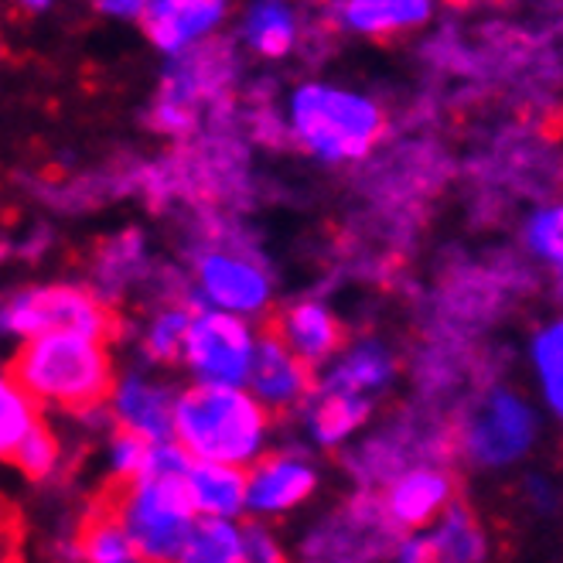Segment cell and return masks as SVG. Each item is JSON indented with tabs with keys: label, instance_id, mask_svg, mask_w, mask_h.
<instances>
[{
	"label": "cell",
	"instance_id": "obj_10",
	"mask_svg": "<svg viewBox=\"0 0 563 563\" xmlns=\"http://www.w3.org/2000/svg\"><path fill=\"white\" fill-rule=\"evenodd\" d=\"M318 492V468L305 454L263 451L246 468V512L256 519H277L305 506Z\"/></svg>",
	"mask_w": 563,
	"mask_h": 563
},
{
	"label": "cell",
	"instance_id": "obj_24",
	"mask_svg": "<svg viewBox=\"0 0 563 563\" xmlns=\"http://www.w3.org/2000/svg\"><path fill=\"white\" fill-rule=\"evenodd\" d=\"M42 420V407L31 400L27 389L11 369H0V461H11L14 448L31 427Z\"/></svg>",
	"mask_w": 563,
	"mask_h": 563
},
{
	"label": "cell",
	"instance_id": "obj_9",
	"mask_svg": "<svg viewBox=\"0 0 563 563\" xmlns=\"http://www.w3.org/2000/svg\"><path fill=\"white\" fill-rule=\"evenodd\" d=\"M195 284H198V297L209 308L240 314L250 321L267 314L274 305V280L267 267L236 250H209L198 256Z\"/></svg>",
	"mask_w": 563,
	"mask_h": 563
},
{
	"label": "cell",
	"instance_id": "obj_4",
	"mask_svg": "<svg viewBox=\"0 0 563 563\" xmlns=\"http://www.w3.org/2000/svg\"><path fill=\"white\" fill-rule=\"evenodd\" d=\"M188 468V465H185ZM185 468H154L123 482V495L117 499V516L126 526L141 560H178L185 537L195 522V506L185 488Z\"/></svg>",
	"mask_w": 563,
	"mask_h": 563
},
{
	"label": "cell",
	"instance_id": "obj_19",
	"mask_svg": "<svg viewBox=\"0 0 563 563\" xmlns=\"http://www.w3.org/2000/svg\"><path fill=\"white\" fill-rule=\"evenodd\" d=\"M434 14V0H342V24L355 35L389 38L423 27Z\"/></svg>",
	"mask_w": 563,
	"mask_h": 563
},
{
	"label": "cell",
	"instance_id": "obj_27",
	"mask_svg": "<svg viewBox=\"0 0 563 563\" xmlns=\"http://www.w3.org/2000/svg\"><path fill=\"white\" fill-rule=\"evenodd\" d=\"M11 461H14L18 472L27 482H48L58 472V465H62V441L55 438V430L45 420H38L21 438V444L14 448Z\"/></svg>",
	"mask_w": 563,
	"mask_h": 563
},
{
	"label": "cell",
	"instance_id": "obj_3",
	"mask_svg": "<svg viewBox=\"0 0 563 563\" xmlns=\"http://www.w3.org/2000/svg\"><path fill=\"white\" fill-rule=\"evenodd\" d=\"M290 137L324 164H352L369 157L386 134V117L376 99L328 86L305 82L287 103Z\"/></svg>",
	"mask_w": 563,
	"mask_h": 563
},
{
	"label": "cell",
	"instance_id": "obj_2",
	"mask_svg": "<svg viewBox=\"0 0 563 563\" xmlns=\"http://www.w3.org/2000/svg\"><path fill=\"white\" fill-rule=\"evenodd\" d=\"M11 373L38 407L65 413L103 410L117 379L110 339L82 331H45L21 339Z\"/></svg>",
	"mask_w": 563,
	"mask_h": 563
},
{
	"label": "cell",
	"instance_id": "obj_13",
	"mask_svg": "<svg viewBox=\"0 0 563 563\" xmlns=\"http://www.w3.org/2000/svg\"><path fill=\"white\" fill-rule=\"evenodd\" d=\"M454 503V478L444 468L420 465L396 475L383 499L379 516L396 533H420Z\"/></svg>",
	"mask_w": 563,
	"mask_h": 563
},
{
	"label": "cell",
	"instance_id": "obj_16",
	"mask_svg": "<svg viewBox=\"0 0 563 563\" xmlns=\"http://www.w3.org/2000/svg\"><path fill=\"white\" fill-rule=\"evenodd\" d=\"M185 488L198 516H219V519L246 516V468L191 457L185 468Z\"/></svg>",
	"mask_w": 563,
	"mask_h": 563
},
{
	"label": "cell",
	"instance_id": "obj_12",
	"mask_svg": "<svg viewBox=\"0 0 563 563\" xmlns=\"http://www.w3.org/2000/svg\"><path fill=\"white\" fill-rule=\"evenodd\" d=\"M229 18V0H147L141 27L161 55H181L216 38Z\"/></svg>",
	"mask_w": 563,
	"mask_h": 563
},
{
	"label": "cell",
	"instance_id": "obj_28",
	"mask_svg": "<svg viewBox=\"0 0 563 563\" xmlns=\"http://www.w3.org/2000/svg\"><path fill=\"white\" fill-rule=\"evenodd\" d=\"M522 240H526V250L533 253L540 263L560 271V260H563V212L556 206L533 212V219L526 222Z\"/></svg>",
	"mask_w": 563,
	"mask_h": 563
},
{
	"label": "cell",
	"instance_id": "obj_6",
	"mask_svg": "<svg viewBox=\"0 0 563 563\" xmlns=\"http://www.w3.org/2000/svg\"><path fill=\"white\" fill-rule=\"evenodd\" d=\"M8 339H31L45 331H82L113 339V311L103 294L82 284H38L11 294L4 301Z\"/></svg>",
	"mask_w": 563,
	"mask_h": 563
},
{
	"label": "cell",
	"instance_id": "obj_32",
	"mask_svg": "<svg viewBox=\"0 0 563 563\" xmlns=\"http://www.w3.org/2000/svg\"><path fill=\"white\" fill-rule=\"evenodd\" d=\"M147 0H96V8L117 21H141Z\"/></svg>",
	"mask_w": 563,
	"mask_h": 563
},
{
	"label": "cell",
	"instance_id": "obj_15",
	"mask_svg": "<svg viewBox=\"0 0 563 563\" xmlns=\"http://www.w3.org/2000/svg\"><path fill=\"white\" fill-rule=\"evenodd\" d=\"M297 410H305V427L314 444L339 448L352 434H358V427H366V420L373 413V400L369 396L339 389L331 383H314L311 393L305 396V404Z\"/></svg>",
	"mask_w": 563,
	"mask_h": 563
},
{
	"label": "cell",
	"instance_id": "obj_1",
	"mask_svg": "<svg viewBox=\"0 0 563 563\" xmlns=\"http://www.w3.org/2000/svg\"><path fill=\"white\" fill-rule=\"evenodd\" d=\"M274 413L243 383H191L175 396L172 438L188 457L250 468L271 448Z\"/></svg>",
	"mask_w": 563,
	"mask_h": 563
},
{
	"label": "cell",
	"instance_id": "obj_34",
	"mask_svg": "<svg viewBox=\"0 0 563 563\" xmlns=\"http://www.w3.org/2000/svg\"><path fill=\"white\" fill-rule=\"evenodd\" d=\"M0 339H8V314H4V301H0Z\"/></svg>",
	"mask_w": 563,
	"mask_h": 563
},
{
	"label": "cell",
	"instance_id": "obj_7",
	"mask_svg": "<svg viewBox=\"0 0 563 563\" xmlns=\"http://www.w3.org/2000/svg\"><path fill=\"white\" fill-rule=\"evenodd\" d=\"M537 417L512 389H492L468 410L461 444L482 468H509L533 451Z\"/></svg>",
	"mask_w": 563,
	"mask_h": 563
},
{
	"label": "cell",
	"instance_id": "obj_23",
	"mask_svg": "<svg viewBox=\"0 0 563 563\" xmlns=\"http://www.w3.org/2000/svg\"><path fill=\"white\" fill-rule=\"evenodd\" d=\"M89 563H137L141 553L130 540L126 526L120 522L117 509H107L92 519H86L82 537H79V553Z\"/></svg>",
	"mask_w": 563,
	"mask_h": 563
},
{
	"label": "cell",
	"instance_id": "obj_29",
	"mask_svg": "<svg viewBox=\"0 0 563 563\" xmlns=\"http://www.w3.org/2000/svg\"><path fill=\"white\" fill-rule=\"evenodd\" d=\"M151 448H154V441L134 434V430L117 427V434L110 441V472H113V478L123 485V482H134L137 475H144L147 461H151Z\"/></svg>",
	"mask_w": 563,
	"mask_h": 563
},
{
	"label": "cell",
	"instance_id": "obj_22",
	"mask_svg": "<svg viewBox=\"0 0 563 563\" xmlns=\"http://www.w3.org/2000/svg\"><path fill=\"white\" fill-rule=\"evenodd\" d=\"M178 560H185V563H243V526L236 519L195 516Z\"/></svg>",
	"mask_w": 563,
	"mask_h": 563
},
{
	"label": "cell",
	"instance_id": "obj_20",
	"mask_svg": "<svg viewBox=\"0 0 563 563\" xmlns=\"http://www.w3.org/2000/svg\"><path fill=\"white\" fill-rule=\"evenodd\" d=\"M297 14L284 0H256L243 14V42L263 58H284L297 45Z\"/></svg>",
	"mask_w": 563,
	"mask_h": 563
},
{
	"label": "cell",
	"instance_id": "obj_8",
	"mask_svg": "<svg viewBox=\"0 0 563 563\" xmlns=\"http://www.w3.org/2000/svg\"><path fill=\"white\" fill-rule=\"evenodd\" d=\"M256 349V331L250 318L219 308L191 311L181 358L198 383H246Z\"/></svg>",
	"mask_w": 563,
	"mask_h": 563
},
{
	"label": "cell",
	"instance_id": "obj_26",
	"mask_svg": "<svg viewBox=\"0 0 563 563\" xmlns=\"http://www.w3.org/2000/svg\"><path fill=\"white\" fill-rule=\"evenodd\" d=\"M533 369L543 389V404L553 413H563V328L547 324L533 339Z\"/></svg>",
	"mask_w": 563,
	"mask_h": 563
},
{
	"label": "cell",
	"instance_id": "obj_25",
	"mask_svg": "<svg viewBox=\"0 0 563 563\" xmlns=\"http://www.w3.org/2000/svg\"><path fill=\"white\" fill-rule=\"evenodd\" d=\"M191 321V308L185 305H164L147 324L141 335V349L151 362L157 366H172V362L181 358V345H185V331Z\"/></svg>",
	"mask_w": 563,
	"mask_h": 563
},
{
	"label": "cell",
	"instance_id": "obj_5",
	"mask_svg": "<svg viewBox=\"0 0 563 563\" xmlns=\"http://www.w3.org/2000/svg\"><path fill=\"white\" fill-rule=\"evenodd\" d=\"M233 76V55L212 38L181 55H172V69L151 107V126L168 137H191L206 107Z\"/></svg>",
	"mask_w": 563,
	"mask_h": 563
},
{
	"label": "cell",
	"instance_id": "obj_14",
	"mask_svg": "<svg viewBox=\"0 0 563 563\" xmlns=\"http://www.w3.org/2000/svg\"><path fill=\"white\" fill-rule=\"evenodd\" d=\"M175 396L168 383H161L144 373H126L113 379L110 389V413L117 427L134 430V434L147 441H172V417H175Z\"/></svg>",
	"mask_w": 563,
	"mask_h": 563
},
{
	"label": "cell",
	"instance_id": "obj_17",
	"mask_svg": "<svg viewBox=\"0 0 563 563\" xmlns=\"http://www.w3.org/2000/svg\"><path fill=\"white\" fill-rule=\"evenodd\" d=\"M277 335L314 369L342 349V321L321 301H297L284 311Z\"/></svg>",
	"mask_w": 563,
	"mask_h": 563
},
{
	"label": "cell",
	"instance_id": "obj_31",
	"mask_svg": "<svg viewBox=\"0 0 563 563\" xmlns=\"http://www.w3.org/2000/svg\"><path fill=\"white\" fill-rule=\"evenodd\" d=\"M280 543L267 529V519H253L243 526V563H277Z\"/></svg>",
	"mask_w": 563,
	"mask_h": 563
},
{
	"label": "cell",
	"instance_id": "obj_21",
	"mask_svg": "<svg viewBox=\"0 0 563 563\" xmlns=\"http://www.w3.org/2000/svg\"><path fill=\"white\" fill-rule=\"evenodd\" d=\"M427 547H430V560H454V563H465V560H482L485 550V533L482 526L475 522L472 512L457 509L454 503L423 529Z\"/></svg>",
	"mask_w": 563,
	"mask_h": 563
},
{
	"label": "cell",
	"instance_id": "obj_33",
	"mask_svg": "<svg viewBox=\"0 0 563 563\" xmlns=\"http://www.w3.org/2000/svg\"><path fill=\"white\" fill-rule=\"evenodd\" d=\"M18 4L27 11V14H42V11H48L55 0H18Z\"/></svg>",
	"mask_w": 563,
	"mask_h": 563
},
{
	"label": "cell",
	"instance_id": "obj_18",
	"mask_svg": "<svg viewBox=\"0 0 563 563\" xmlns=\"http://www.w3.org/2000/svg\"><path fill=\"white\" fill-rule=\"evenodd\" d=\"M328 362H331V369L321 376V383H331V386L358 393V396H369V400L393 383V373H396L393 352L376 339H362V342L349 345L345 352L339 349Z\"/></svg>",
	"mask_w": 563,
	"mask_h": 563
},
{
	"label": "cell",
	"instance_id": "obj_30",
	"mask_svg": "<svg viewBox=\"0 0 563 563\" xmlns=\"http://www.w3.org/2000/svg\"><path fill=\"white\" fill-rule=\"evenodd\" d=\"M141 246H144V240L137 233H126L110 243L103 267H99V274L110 280V287H120L126 277H134L141 271V253H144Z\"/></svg>",
	"mask_w": 563,
	"mask_h": 563
},
{
	"label": "cell",
	"instance_id": "obj_35",
	"mask_svg": "<svg viewBox=\"0 0 563 563\" xmlns=\"http://www.w3.org/2000/svg\"><path fill=\"white\" fill-rule=\"evenodd\" d=\"M4 526H8V503L0 499V529H4Z\"/></svg>",
	"mask_w": 563,
	"mask_h": 563
},
{
	"label": "cell",
	"instance_id": "obj_11",
	"mask_svg": "<svg viewBox=\"0 0 563 563\" xmlns=\"http://www.w3.org/2000/svg\"><path fill=\"white\" fill-rule=\"evenodd\" d=\"M243 386L271 413H287L305 404V396L314 386V369L277 335V331H267V335H256L253 362H250Z\"/></svg>",
	"mask_w": 563,
	"mask_h": 563
}]
</instances>
